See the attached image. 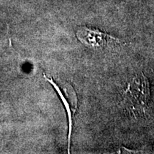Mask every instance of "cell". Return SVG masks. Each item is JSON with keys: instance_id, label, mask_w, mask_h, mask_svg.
Masks as SVG:
<instances>
[{"instance_id": "cell-1", "label": "cell", "mask_w": 154, "mask_h": 154, "mask_svg": "<svg viewBox=\"0 0 154 154\" xmlns=\"http://www.w3.org/2000/svg\"><path fill=\"white\" fill-rule=\"evenodd\" d=\"M123 95L134 112H144L150 96L149 84L146 76L141 74L140 76L135 77L128 84Z\"/></svg>"}, {"instance_id": "cell-2", "label": "cell", "mask_w": 154, "mask_h": 154, "mask_svg": "<svg viewBox=\"0 0 154 154\" xmlns=\"http://www.w3.org/2000/svg\"><path fill=\"white\" fill-rule=\"evenodd\" d=\"M76 36L83 44L90 48H101L107 45L111 42L121 43L118 38L99 30L91 29L87 27H82L77 31Z\"/></svg>"}, {"instance_id": "cell-3", "label": "cell", "mask_w": 154, "mask_h": 154, "mask_svg": "<svg viewBox=\"0 0 154 154\" xmlns=\"http://www.w3.org/2000/svg\"><path fill=\"white\" fill-rule=\"evenodd\" d=\"M44 78L47 79L48 82H49L50 84L52 85L54 87L55 90L57 91V93L59 94V96H60L61 101L63 103V104L65 106V108H66V110L67 112V115H68V118H69V149L68 151H69V145H70V139H71V135H72V125H73V117H74V115L75 113V111L74 110H72V107H71L70 103H69V101H67V99H66V96H65L61 92V89L59 88V86L57 85L56 83L54 82V80L52 79H49L46 76L45 74H44Z\"/></svg>"}]
</instances>
